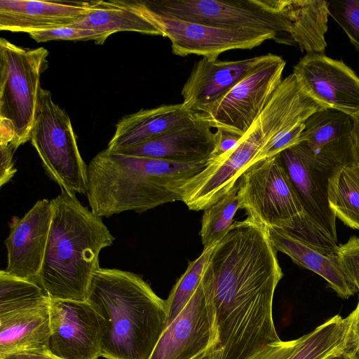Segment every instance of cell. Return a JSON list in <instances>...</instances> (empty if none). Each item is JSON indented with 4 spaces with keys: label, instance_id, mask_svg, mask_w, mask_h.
I'll return each mask as SVG.
<instances>
[{
    "label": "cell",
    "instance_id": "obj_1",
    "mask_svg": "<svg viewBox=\"0 0 359 359\" xmlns=\"http://www.w3.org/2000/svg\"><path fill=\"white\" fill-rule=\"evenodd\" d=\"M283 276L245 258H233L201 276L212 318L214 359H250L280 341L273 320L276 286Z\"/></svg>",
    "mask_w": 359,
    "mask_h": 359
},
{
    "label": "cell",
    "instance_id": "obj_2",
    "mask_svg": "<svg viewBox=\"0 0 359 359\" xmlns=\"http://www.w3.org/2000/svg\"><path fill=\"white\" fill-rule=\"evenodd\" d=\"M87 302L101 318V356L149 359L167 326L168 307L141 276L100 268Z\"/></svg>",
    "mask_w": 359,
    "mask_h": 359
},
{
    "label": "cell",
    "instance_id": "obj_3",
    "mask_svg": "<svg viewBox=\"0 0 359 359\" xmlns=\"http://www.w3.org/2000/svg\"><path fill=\"white\" fill-rule=\"evenodd\" d=\"M207 161L175 162L105 149L88 165L86 196L90 210L98 217H109L182 201L183 187L204 169Z\"/></svg>",
    "mask_w": 359,
    "mask_h": 359
},
{
    "label": "cell",
    "instance_id": "obj_4",
    "mask_svg": "<svg viewBox=\"0 0 359 359\" xmlns=\"http://www.w3.org/2000/svg\"><path fill=\"white\" fill-rule=\"evenodd\" d=\"M52 220L42 267L36 283L51 299L87 301L99 255L115 238L76 195L61 190L50 200Z\"/></svg>",
    "mask_w": 359,
    "mask_h": 359
},
{
    "label": "cell",
    "instance_id": "obj_5",
    "mask_svg": "<svg viewBox=\"0 0 359 359\" xmlns=\"http://www.w3.org/2000/svg\"><path fill=\"white\" fill-rule=\"evenodd\" d=\"M48 56L43 47L27 48L0 39V142L15 151L30 140Z\"/></svg>",
    "mask_w": 359,
    "mask_h": 359
},
{
    "label": "cell",
    "instance_id": "obj_6",
    "mask_svg": "<svg viewBox=\"0 0 359 359\" xmlns=\"http://www.w3.org/2000/svg\"><path fill=\"white\" fill-rule=\"evenodd\" d=\"M147 10L167 18L226 29L273 34L280 43L294 45L282 0L139 1Z\"/></svg>",
    "mask_w": 359,
    "mask_h": 359
},
{
    "label": "cell",
    "instance_id": "obj_7",
    "mask_svg": "<svg viewBox=\"0 0 359 359\" xmlns=\"http://www.w3.org/2000/svg\"><path fill=\"white\" fill-rule=\"evenodd\" d=\"M30 141L47 175L69 194H86L88 165L82 158L68 114L41 88Z\"/></svg>",
    "mask_w": 359,
    "mask_h": 359
},
{
    "label": "cell",
    "instance_id": "obj_8",
    "mask_svg": "<svg viewBox=\"0 0 359 359\" xmlns=\"http://www.w3.org/2000/svg\"><path fill=\"white\" fill-rule=\"evenodd\" d=\"M240 209L266 227L282 228L305 214L280 155L255 162L239 182Z\"/></svg>",
    "mask_w": 359,
    "mask_h": 359
},
{
    "label": "cell",
    "instance_id": "obj_9",
    "mask_svg": "<svg viewBox=\"0 0 359 359\" xmlns=\"http://www.w3.org/2000/svg\"><path fill=\"white\" fill-rule=\"evenodd\" d=\"M285 61L280 56L254 69L223 97L198 114L210 128L243 136L259 117L282 82Z\"/></svg>",
    "mask_w": 359,
    "mask_h": 359
},
{
    "label": "cell",
    "instance_id": "obj_10",
    "mask_svg": "<svg viewBox=\"0 0 359 359\" xmlns=\"http://www.w3.org/2000/svg\"><path fill=\"white\" fill-rule=\"evenodd\" d=\"M129 4L153 23L171 42L172 52L179 56L191 54L209 60L228 50L252 49L265 41L276 40L270 33L243 29H226L167 18L155 14L144 8L139 1Z\"/></svg>",
    "mask_w": 359,
    "mask_h": 359
},
{
    "label": "cell",
    "instance_id": "obj_11",
    "mask_svg": "<svg viewBox=\"0 0 359 359\" xmlns=\"http://www.w3.org/2000/svg\"><path fill=\"white\" fill-rule=\"evenodd\" d=\"M279 155L306 215L337 242V217L329 203L328 184L336 169L343 165L316 154L304 142Z\"/></svg>",
    "mask_w": 359,
    "mask_h": 359
},
{
    "label": "cell",
    "instance_id": "obj_12",
    "mask_svg": "<svg viewBox=\"0 0 359 359\" xmlns=\"http://www.w3.org/2000/svg\"><path fill=\"white\" fill-rule=\"evenodd\" d=\"M48 351L60 359L101 356V318L87 301L50 299Z\"/></svg>",
    "mask_w": 359,
    "mask_h": 359
},
{
    "label": "cell",
    "instance_id": "obj_13",
    "mask_svg": "<svg viewBox=\"0 0 359 359\" xmlns=\"http://www.w3.org/2000/svg\"><path fill=\"white\" fill-rule=\"evenodd\" d=\"M304 90L323 109L359 114V77L343 62L324 54H306L292 73Z\"/></svg>",
    "mask_w": 359,
    "mask_h": 359
},
{
    "label": "cell",
    "instance_id": "obj_14",
    "mask_svg": "<svg viewBox=\"0 0 359 359\" xmlns=\"http://www.w3.org/2000/svg\"><path fill=\"white\" fill-rule=\"evenodd\" d=\"M52 220V208L47 199L39 200L22 217H13L4 241L7 266L13 276L36 282L42 267Z\"/></svg>",
    "mask_w": 359,
    "mask_h": 359
},
{
    "label": "cell",
    "instance_id": "obj_15",
    "mask_svg": "<svg viewBox=\"0 0 359 359\" xmlns=\"http://www.w3.org/2000/svg\"><path fill=\"white\" fill-rule=\"evenodd\" d=\"M215 341L212 318L202 285L160 337L149 359H194L209 351Z\"/></svg>",
    "mask_w": 359,
    "mask_h": 359
},
{
    "label": "cell",
    "instance_id": "obj_16",
    "mask_svg": "<svg viewBox=\"0 0 359 359\" xmlns=\"http://www.w3.org/2000/svg\"><path fill=\"white\" fill-rule=\"evenodd\" d=\"M276 57L268 53L228 61L203 57L196 62L182 89L184 107L195 113L203 112L248 74Z\"/></svg>",
    "mask_w": 359,
    "mask_h": 359
},
{
    "label": "cell",
    "instance_id": "obj_17",
    "mask_svg": "<svg viewBox=\"0 0 359 359\" xmlns=\"http://www.w3.org/2000/svg\"><path fill=\"white\" fill-rule=\"evenodd\" d=\"M266 229L276 251L287 255L295 264L320 276L340 297L348 299L356 292L357 288L339 257L337 242L314 243L280 228Z\"/></svg>",
    "mask_w": 359,
    "mask_h": 359
},
{
    "label": "cell",
    "instance_id": "obj_18",
    "mask_svg": "<svg viewBox=\"0 0 359 359\" xmlns=\"http://www.w3.org/2000/svg\"><path fill=\"white\" fill-rule=\"evenodd\" d=\"M95 0H1L0 29L29 33L69 26L86 15Z\"/></svg>",
    "mask_w": 359,
    "mask_h": 359
},
{
    "label": "cell",
    "instance_id": "obj_19",
    "mask_svg": "<svg viewBox=\"0 0 359 359\" xmlns=\"http://www.w3.org/2000/svg\"><path fill=\"white\" fill-rule=\"evenodd\" d=\"M197 120L114 152L181 163L208 160L214 149V133Z\"/></svg>",
    "mask_w": 359,
    "mask_h": 359
},
{
    "label": "cell",
    "instance_id": "obj_20",
    "mask_svg": "<svg viewBox=\"0 0 359 359\" xmlns=\"http://www.w3.org/2000/svg\"><path fill=\"white\" fill-rule=\"evenodd\" d=\"M198 118V114L185 109L182 103L140 109L119 120L107 149L116 151L144 142Z\"/></svg>",
    "mask_w": 359,
    "mask_h": 359
},
{
    "label": "cell",
    "instance_id": "obj_21",
    "mask_svg": "<svg viewBox=\"0 0 359 359\" xmlns=\"http://www.w3.org/2000/svg\"><path fill=\"white\" fill-rule=\"evenodd\" d=\"M299 142L316 154L341 165L355 163L352 116L330 109L319 110L304 123Z\"/></svg>",
    "mask_w": 359,
    "mask_h": 359
},
{
    "label": "cell",
    "instance_id": "obj_22",
    "mask_svg": "<svg viewBox=\"0 0 359 359\" xmlns=\"http://www.w3.org/2000/svg\"><path fill=\"white\" fill-rule=\"evenodd\" d=\"M50 302L0 316V358L20 351H48Z\"/></svg>",
    "mask_w": 359,
    "mask_h": 359
},
{
    "label": "cell",
    "instance_id": "obj_23",
    "mask_svg": "<svg viewBox=\"0 0 359 359\" xmlns=\"http://www.w3.org/2000/svg\"><path fill=\"white\" fill-rule=\"evenodd\" d=\"M294 45L307 54H323L327 47L328 4L323 0H282Z\"/></svg>",
    "mask_w": 359,
    "mask_h": 359
},
{
    "label": "cell",
    "instance_id": "obj_24",
    "mask_svg": "<svg viewBox=\"0 0 359 359\" xmlns=\"http://www.w3.org/2000/svg\"><path fill=\"white\" fill-rule=\"evenodd\" d=\"M108 34L135 32L162 36L160 30L142 14L124 0H95L90 11L69 25Z\"/></svg>",
    "mask_w": 359,
    "mask_h": 359
},
{
    "label": "cell",
    "instance_id": "obj_25",
    "mask_svg": "<svg viewBox=\"0 0 359 359\" xmlns=\"http://www.w3.org/2000/svg\"><path fill=\"white\" fill-rule=\"evenodd\" d=\"M353 312L342 318L337 315L303 335L287 359H327L348 351Z\"/></svg>",
    "mask_w": 359,
    "mask_h": 359
},
{
    "label": "cell",
    "instance_id": "obj_26",
    "mask_svg": "<svg viewBox=\"0 0 359 359\" xmlns=\"http://www.w3.org/2000/svg\"><path fill=\"white\" fill-rule=\"evenodd\" d=\"M328 201L336 217L359 230V165L351 163L336 169L329 180Z\"/></svg>",
    "mask_w": 359,
    "mask_h": 359
},
{
    "label": "cell",
    "instance_id": "obj_27",
    "mask_svg": "<svg viewBox=\"0 0 359 359\" xmlns=\"http://www.w3.org/2000/svg\"><path fill=\"white\" fill-rule=\"evenodd\" d=\"M50 298L35 281L0 271V316L37 307Z\"/></svg>",
    "mask_w": 359,
    "mask_h": 359
},
{
    "label": "cell",
    "instance_id": "obj_28",
    "mask_svg": "<svg viewBox=\"0 0 359 359\" xmlns=\"http://www.w3.org/2000/svg\"><path fill=\"white\" fill-rule=\"evenodd\" d=\"M238 190L239 182L222 199L204 210L200 231L203 250L215 246L232 226L241 206Z\"/></svg>",
    "mask_w": 359,
    "mask_h": 359
},
{
    "label": "cell",
    "instance_id": "obj_29",
    "mask_svg": "<svg viewBox=\"0 0 359 359\" xmlns=\"http://www.w3.org/2000/svg\"><path fill=\"white\" fill-rule=\"evenodd\" d=\"M213 248L203 250L198 258L189 262L187 270L170 291L165 300L168 307L167 326L183 310L199 285L203 269Z\"/></svg>",
    "mask_w": 359,
    "mask_h": 359
},
{
    "label": "cell",
    "instance_id": "obj_30",
    "mask_svg": "<svg viewBox=\"0 0 359 359\" xmlns=\"http://www.w3.org/2000/svg\"><path fill=\"white\" fill-rule=\"evenodd\" d=\"M329 15L340 25L359 50V0L327 1Z\"/></svg>",
    "mask_w": 359,
    "mask_h": 359
},
{
    "label": "cell",
    "instance_id": "obj_31",
    "mask_svg": "<svg viewBox=\"0 0 359 359\" xmlns=\"http://www.w3.org/2000/svg\"><path fill=\"white\" fill-rule=\"evenodd\" d=\"M36 42L53 40L94 41L97 45H102L109 35L107 33L76 28L71 26L61 27L52 29L33 31L28 33Z\"/></svg>",
    "mask_w": 359,
    "mask_h": 359
},
{
    "label": "cell",
    "instance_id": "obj_32",
    "mask_svg": "<svg viewBox=\"0 0 359 359\" xmlns=\"http://www.w3.org/2000/svg\"><path fill=\"white\" fill-rule=\"evenodd\" d=\"M339 255L359 292V238L353 236L345 244L339 245Z\"/></svg>",
    "mask_w": 359,
    "mask_h": 359
},
{
    "label": "cell",
    "instance_id": "obj_33",
    "mask_svg": "<svg viewBox=\"0 0 359 359\" xmlns=\"http://www.w3.org/2000/svg\"><path fill=\"white\" fill-rule=\"evenodd\" d=\"M302 340V337L291 341H279L269 344L250 359H287Z\"/></svg>",
    "mask_w": 359,
    "mask_h": 359
},
{
    "label": "cell",
    "instance_id": "obj_34",
    "mask_svg": "<svg viewBox=\"0 0 359 359\" xmlns=\"http://www.w3.org/2000/svg\"><path fill=\"white\" fill-rule=\"evenodd\" d=\"M242 136L222 128H217L214 133V149L208 159L217 158L233 149Z\"/></svg>",
    "mask_w": 359,
    "mask_h": 359
},
{
    "label": "cell",
    "instance_id": "obj_35",
    "mask_svg": "<svg viewBox=\"0 0 359 359\" xmlns=\"http://www.w3.org/2000/svg\"><path fill=\"white\" fill-rule=\"evenodd\" d=\"M15 150L9 144H0V187L9 182L17 172L14 166Z\"/></svg>",
    "mask_w": 359,
    "mask_h": 359
},
{
    "label": "cell",
    "instance_id": "obj_36",
    "mask_svg": "<svg viewBox=\"0 0 359 359\" xmlns=\"http://www.w3.org/2000/svg\"><path fill=\"white\" fill-rule=\"evenodd\" d=\"M0 359H60L48 351H26L13 353Z\"/></svg>",
    "mask_w": 359,
    "mask_h": 359
},
{
    "label": "cell",
    "instance_id": "obj_37",
    "mask_svg": "<svg viewBox=\"0 0 359 359\" xmlns=\"http://www.w3.org/2000/svg\"><path fill=\"white\" fill-rule=\"evenodd\" d=\"M353 312L354 318L348 351H353L359 353V299L357 306Z\"/></svg>",
    "mask_w": 359,
    "mask_h": 359
},
{
    "label": "cell",
    "instance_id": "obj_38",
    "mask_svg": "<svg viewBox=\"0 0 359 359\" xmlns=\"http://www.w3.org/2000/svg\"><path fill=\"white\" fill-rule=\"evenodd\" d=\"M352 139L355 163L359 165V114L352 116Z\"/></svg>",
    "mask_w": 359,
    "mask_h": 359
},
{
    "label": "cell",
    "instance_id": "obj_39",
    "mask_svg": "<svg viewBox=\"0 0 359 359\" xmlns=\"http://www.w3.org/2000/svg\"><path fill=\"white\" fill-rule=\"evenodd\" d=\"M327 359H359V353L353 351H346L327 358Z\"/></svg>",
    "mask_w": 359,
    "mask_h": 359
},
{
    "label": "cell",
    "instance_id": "obj_40",
    "mask_svg": "<svg viewBox=\"0 0 359 359\" xmlns=\"http://www.w3.org/2000/svg\"><path fill=\"white\" fill-rule=\"evenodd\" d=\"M194 359H214L213 355L210 350L203 353L199 356L196 357Z\"/></svg>",
    "mask_w": 359,
    "mask_h": 359
}]
</instances>
